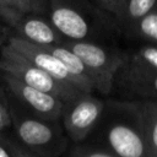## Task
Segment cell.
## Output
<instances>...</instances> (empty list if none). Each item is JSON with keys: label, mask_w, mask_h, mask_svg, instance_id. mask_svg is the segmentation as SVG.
<instances>
[{"label": "cell", "mask_w": 157, "mask_h": 157, "mask_svg": "<svg viewBox=\"0 0 157 157\" xmlns=\"http://www.w3.org/2000/svg\"><path fill=\"white\" fill-rule=\"evenodd\" d=\"M47 16L67 40L102 42L120 32L115 20L91 0H49Z\"/></svg>", "instance_id": "6da1fadb"}, {"label": "cell", "mask_w": 157, "mask_h": 157, "mask_svg": "<svg viewBox=\"0 0 157 157\" xmlns=\"http://www.w3.org/2000/svg\"><path fill=\"white\" fill-rule=\"evenodd\" d=\"M10 117L16 142L38 157H56L66 148L67 140L58 121L27 114L9 101Z\"/></svg>", "instance_id": "7a4b0ae2"}, {"label": "cell", "mask_w": 157, "mask_h": 157, "mask_svg": "<svg viewBox=\"0 0 157 157\" xmlns=\"http://www.w3.org/2000/svg\"><path fill=\"white\" fill-rule=\"evenodd\" d=\"M63 45L74 52L85 64L93 78L96 91L108 94L113 90L115 76L125 64L128 53L102 42L65 39Z\"/></svg>", "instance_id": "3957f363"}, {"label": "cell", "mask_w": 157, "mask_h": 157, "mask_svg": "<svg viewBox=\"0 0 157 157\" xmlns=\"http://www.w3.org/2000/svg\"><path fill=\"white\" fill-rule=\"evenodd\" d=\"M113 103L119 117L110 119L103 128L104 148L117 157H146L141 124L131 102Z\"/></svg>", "instance_id": "277c9868"}, {"label": "cell", "mask_w": 157, "mask_h": 157, "mask_svg": "<svg viewBox=\"0 0 157 157\" xmlns=\"http://www.w3.org/2000/svg\"><path fill=\"white\" fill-rule=\"evenodd\" d=\"M0 70L1 72L11 75L12 77L17 78L18 81L23 82L29 87L58 97L64 103L72 99L78 93H82L75 87L55 80L53 76H50L40 67L36 66L33 63H31L9 44H5L1 48Z\"/></svg>", "instance_id": "5b68a950"}, {"label": "cell", "mask_w": 157, "mask_h": 157, "mask_svg": "<svg viewBox=\"0 0 157 157\" xmlns=\"http://www.w3.org/2000/svg\"><path fill=\"white\" fill-rule=\"evenodd\" d=\"M104 110V102L92 93H78L65 102L61 119L67 137L76 144L83 141L98 125Z\"/></svg>", "instance_id": "8992f818"}, {"label": "cell", "mask_w": 157, "mask_h": 157, "mask_svg": "<svg viewBox=\"0 0 157 157\" xmlns=\"http://www.w3.org/2000/svg\"><path fill=\"white\" fill-rule=\"evenodd\" d=\"M2 80L7 91L11 92L16 101L29 109L32 114L50 121H59L64 108L61 99L50 93L29 87L6 72H2Z\"/></svg>", "instance_id": "52a82bcc"}, {"label": "cell", "mask_w": 157, "mask_h": 157, "mask_svg": "<svg viewBox=\"0 0 157 157\" xmlns=\"http://www.w3.org/2000/svg\"><path fill=\"white\" fill-rule=\"evenodd\" d=\"M129 101L157 102V71L140 66L125 64L118 71L114 85Z\"/></svg>", "instance_id": "ba28073f"}, {"label": "cell", "mask_w": 157, "mask_h": 157, "mask_svg": "<svg viewBox=\"0 0 157 157\" xmlns=\"http://www.w3.org/2000/svg\"><path fill=\"white\" fill-rule=\"evenodd\" d=\"M6 44H9L11 48H13L16 52H18L21 55H23L26 59H28L36 66H38L42 70H44L45 72H48L55 80H58L65 85L75 87L72 77L70 76V74L67 72L65 66L61 64V61L59 59H56L52 53H49L45 47L29 43V42L23 40L16 36H12V34H10L7 37Z\"/></svg>", "instance_id": "9c48e42d"}, {"label": "cell", "mask_w": 157, "mask_h": 157, "mask_svg": "<svg viewBox=\"0 0 157 157\" xmlns=\"http://www.w3.org/2000/svg\"><path fill=\"white\" fill-rule=\"evenodd\" d=\"M12 36L38 45H59L65 40L55 29L48 16L42 12H29L12 27Z\"/></svg>", "instance_id": "30bf717a"}, {"label": "cell", "mask_w": 157, "mask_h": 157, "mask_svg": "<svg viewBox=\"0 0 157 157\" xmlns=\"http://www.w3.org/2000/svg\"><path fill=\"white\" fill-rule=\"evenodd\" d=\"M47 48L49 53H52L56 59L61 61V64L65 66L70 76L72 77L75 87L82 92V93H92L96 91L93 78L85 66V64L81 61V59L71 52L69 48H66L63 44L59 45H43Z\"/></svg>", "instance_id": "8fae6325"}, {"label": "cell", "mask_w": 157, "mask_h": 157, "mask_svg": "<svg viewBox=\"0 0 157 157\" xmlns=\"http://www.w3.org/2000/svg\"><path fill=\"white\" fill-rule=\"evenodd\" d=\"M137 113L145 141L146 157H157V102L130 101Z\"/></svg>", "instance_id": "7c38bea8"}, {"label": "cell", "mask_w": 157, "mask_h": 157, "mask_svg": "<svg viewBox=\"0 0 157 157\" xmlns=\"http://www.w3.org/2000/svg\"><path fill=\"white\" fill-rule=\"evenodd\" d=\"M157 7V0H125L120 16L117 20L120 33H125L139 20Z\"/></svg>", "instance_id": "4fadbf2b"}, {"label": "cell", "mask_w": 157, "mask_h": 157, "mask_svg": "<svg viewBox=\"0 0 157 157\" xmlns=\"http://www.w3.org/2000/svg\"><path fill=\"white\" fill-rule=\"evenodd\" d=\"M124 34L131 39L157 45V7L139 20Z\"/></svg>", "instance_id": "5bb4252c"}, {"label": "cell", "mask_w": 157, "mask_h": 157, "mask_svg": "<svg viewBox=\"0 0 157 157\" xmlns=\"http://www.w3.org/2000/svg\"><path fill=\"white\" fill-rule=\"evenodd\" d=\"M33 11H36L33 0H0V20L10 28Z\"/></svg>", "instance_id": "9a60e30c"}, {"label": "cell", "mask_w": 157, "mask_h": 157, "mask_svg": "<svg viewBox=\"0 0 157 157\" xmlns=\"http://www.w3.org/2000/svg\"><path fill=\"white\" fill-rule=\"evenodd\" d=\"M126 63L157 71V45L142 43L134 52L128 53Z\"/></svg>", "instance_id": "2e32d148"}, {"label": "cell", "mask_w": 157, "mask_h": 157, "mask_svg": "<svg viewBox=\"0 0 157 157\" xmlns=\"http://www.w3.org/2000/svg\"><path fill=\"white\" fill-rule=\"evenodd\" d=\"M70 157H117V156L104 147H94V146L78 144L71 150Z\"/></svg>", "instance_id": "e0dca14e"}, {"label": "cell", "mask_w": 157, "mask_h": 157, "mask_svg": "<svg viewBox=\"0 0 157 157\" xmlns=\"http://www.w3.org/2000/svg\"><path fill=\"white\" fill-rule=\"evenodd\" d=\"M97 7H99L101 10H103L105 13H108L109 16H112L115 22L118 20V17L121 13L123 6H124V1L125 0H91Z\"/></svg>", "instance_id": "ac0fdd59"}, {"label": "cell", "mask_w": 157, "mask_h": 157, "mask_svg": "<svg viewBox=\"0 0 157 157\" xmlns=\"http://www.w3.org/2000/svg\"><path fill=\"white\" fill-rule=\"evenodd\" d=\"M11 126V117H10V105L9 99L0 90V132Z\"/></svg>", "instance_id": "d6986e66"}, {"label": "cell", "mask_w": 157, "mask_h": 157, "mask_svg": "<svg viewBox=\"0 0 157 157\" xmlns=\"http://www.w3.org/2000/svg\"><path fill=\"white\" fill-rule=\"evenodd\" d=\"M9 142H10V146H11V150H12V153H13V157H38V156H36L34 153L29 152L27 148L22 147V146H21L18 142H16V141L9 139Z\"/></svg>", "instance_id": "ffe728a7"}, {"label": "cell", "mask_w": 157, "mask_h": 157, "mask_svg": "<svg viewBox=\"0 0 157 157\" xmlns=\"http://www.w3.org/2000/svg\"><path fill=\"white\" fill-rule=\"evenodd\" d=\"M0 157H13L9 137H5L0 134Z\"/></svg>", "instance_id": "44dd1931"}, {"label": "cell", "mask_w": 157, "mask_h": 157, "mask_svg": "<svg viewBox=\"0 0 157 157\" xmlns=\"http://www.w3.org/2000/svg\"><path fill=\"white\" fill-rule=\"evenodd\" d=\"M33 4H34V7H36L37 12H42V13L47 15L49 0H33Z\"/></svg>", "instance_id": "7402d4cb"}, {"label": "cell", "mask_w": 157, "mask_h": 157, "mask_svg": "<svg viewBox=\"0 0 157 157\" xmlns=\"http://www.w3.org/2000/svg\"><path fill=\"white\" fill-rule=\"evenodd\" d=\"M7 37H9V36H6V31H5V27H4V22L0 20V48H2V47L5 45L4 42L7 40Z\"/></svg>", "instance_id": "603a6c76"}]
</instances>
